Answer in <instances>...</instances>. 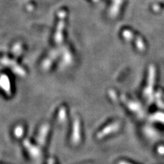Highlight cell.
Here are the masks:
<instances>
[{
    "mask_svg": "<svg viewBox=\"0 0 164 164\" xmlns=\"http://www.w3.org/2000/svg\"><path fill=\"white\" fill-rule=\"evenodd\" d=\"M74 131L72 132V142L75 144H78L80 142V138H81V125H80V119L76 118L75 119L73 125Z\"/></svg>",
    "mask_w": 164,
    "mask_h": 164,
    "instance_id": "cell-1",
    "label": "cell"
},
{
    "mask_svg": "<svg viewBox=\"0 0 164 164\" xmlns=\"http://www.w3.org/2000/svg\"><path fill=\"white\" fill-rule=\"evenodd\" d=\"M24 145L25 146L27 151H28V153L31 154V157H33L34 158L38 157V156L40 155V150L38 147L31 145L30 142H27V141L24 142Z\"/></svg>",
    "mask_w": 164,
    "mask_h": 164,
    "instance_id": "cell-2",
    "label": "cell"
},
{
    "mask_svg": "<svg viewBox=\"0 0 164 164\" xmlns=\"http://www.w3.org/2000/svg\"><path fill=\"white\" fill-rule=\"evenodd\" d=\"M49 128V127L48 126V125H43L41 127L37 136V141L40 145H42V144H43L45 142V139L46 138V134L48 133Z\"/></svg>",
    "mask_w": 164,
    "mask_h": 164,
    "instance_id": "cell-3",
    "label": "cell"
},
{
    "mask_svg": "<svg viewBox=\"0 0 164 164\" xmlns=\"http://www.w3.org/2000/svg\"><path fill=\"white\" fill-rule=\"evenodd\" d=\"M22 132H23V128L21 126H18L16 127L15 130V136L18 137V138H20V137L22 135Z\"/></svg>",
    "mask_w": 164,
    "mask_h": 164,
    "instance_id": "cell-4",
    "label": "cell"
}]
</instances>
